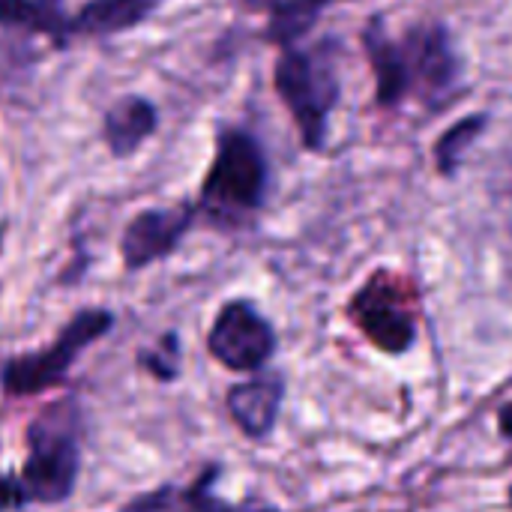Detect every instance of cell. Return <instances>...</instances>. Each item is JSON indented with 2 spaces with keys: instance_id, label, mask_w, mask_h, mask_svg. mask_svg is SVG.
<instances>
[{
  "instance_id": "6da1fadb",
  "label": "cell",
  "mask_w": 512,
  "mask_h": 512,
  "mask_svg": "<svg viewBox=\"0 0 512 512\" xmlns=\"http://www.w3.org/2000/svg\"><path fill=\"white\" fill-rule=\"evenodd\" d=\"M363 45L375 69L378 105L390 108L417 96L429 105H441L459 81V57L450 33L441 24H417L393 39L384 21L375 18L363 30Z\"/></svg>"
},
{
  "instance_id": "7a4b0ae2",
  "label": "cell",
  "mask_w": 512,
  "mask_h": 512,
  "mask_svg": "<svg viewBox=\"0 0 512 512\" xmlns=\"http://www.w3.org/2000/svg\"><path fill=\"white\" fill-rule=\"evenodd\" d=\"M81 426V408L72 396L30 420L24 435L27 456L18 474L30 504L54 507L72 498L81 471Z\"/></svg>"
},
{
  "instance_id": "3957f363",
  "label": "cell",
  "mask_w": 512,
  "mask_h": 512,
  "mask_svg": "<svg viewBox=\"0 0 512 512\" xmlns=\"http://www.w3.org/2000/svg\"><path fill=\"white\" fill-rule=\"evenodd\" d=\"M267 195V156L255 135L246 129H222L216 153L201 180L195 201L198 216H207L219 228H237L255 216Z\"/></svg>"
},
{
  "instance_id": "277c9868",
  "label": "cell",
  "mask_w": 512,
  "mask_h": 512,
  "mask_svg": "<svg viewBox=\"0 0 512 512\" xmlns=\"http://www.w3.org/2000/svg\"><path fill=\"white\" fill-rule=\"evenodd\" d=\"M336 48L330 42H321L315 48H282L273 84L285 108L291 111L303 144L309 150H321L327 141L330 114L339 102V69H336Z\"/></svg>"
},
{
  "instance_id": "5b68a950",
  "label": "cell",
  "mask_w": 512,
  "mask_h": 512,
  "mask_svg": "<svg viewBox=\"0 0 512 512\" xmlns=\"http://www.w3.org/2000/svg\"><path fill=\"white\" fill-rule=\"evenodd\" d=\"M111 327H114V312L108 309L75 312L51 345L3 360L0 366L3 393L12 399H24V396H39L54 387H63L72 366L81 360V354L90 345H96L102 336H108Z\"/></svg>"
},
{
  "instance_id": "8992f818",
  "label": "cell",
  "mask_w": 512,
  "mask_h": 512,
  "mask_svg": "<svg viewBox=\"0 0 512 512\" xmlns=\"http://www.w3.org/2000/svg\"><path fill=\"white\" fill-rule=\"evenodd\" d=\"M207 351L228 372L255 375L276 354V330L249 300H231L207 330Z\"/></svg>"
},
{
  "instance_id": "52a82bcc",
  "label": "cell",
  "mask_w": 512,
  "mask_h": 512,
  "mask_svg": "<svg viewBox=\"0 0 512 512\" xmlns=\"http://www.w3.org/2000/svg\"><path fill=\"white\" fill-rule=\"evenodd\" d=\"M198 207L192 201L174 207H147L135 213L120 234V258L129 273L153 267L177 252L183 237L192 231Z\"/></svg>"
},
{
  "instance_id": "ba28073f",
  "label": "cell",
  "mask_w": 512,
  "mask_h": 512,
  "mask_svg": "<svg viewBox=\"0 0 512 512\" xmlns=\"http://www.w3.org/2000/svg\"><path fill=\"white\" fill-rule=\"evenodd\" d=\"M351 315L357 327L381 348L390 354H402L411 348L417 327L408 312V300L399 288L396 279L378 273L372 276L351 300Z\"/></svg>"
},
{
  "instance_id": "9c48e42d",
  "label": "cell",
  "mask_w": 512,
  "mask_h": 512,
  "mask_svg": "<svg viewBox=\"0 0 512 512\" xmlns=\"http://www.w3.org/2000/svg\"><path fill=\"white\" fill-rule=\"evenodd\" d=\"M282 402H285V378L276 372H255L249 381H240L228 390L225 408L234 426L246 438L264 441L276 429Z\"/></svg>"
},
{
  "instance_id": "30bf717a",
  "label": "cell",
  "mask_w": 512,
  "mask_h": 512,
  "mask_svg": "<svg viewBox=\"0 0 512 512\" xmlns=\"http://www.w3.org/2000/svg\"><path fill=\"white\" fill-rule=\"evenodd\" d=\"M219 474H222V468L210 465L186 486L165 483V486H159V489H153L147 495L132 498L126 507L114 512H279L273 507H237V504L222 501L213 492Z\"/></svg>"
},
{
  "instance_id": "8fae6325",
  "label": "cell",
  "mask_w": 512,
  "mask_h": 512,
  "mask_svg": "<svg viewBox=\"0 0 512 512\" xmlns=\"http://www.w3.org/2000/svg\"><path fill=\"white\" fill-rule=\"evenodd\" d=\"M165 0H87L66 18V45L72 39H105L141 27Z\"/></svg>"
},
{
  "instance_id": "7c38bea8",
  "label": "cell",
  "mask_w": 512,
  "mask_h": 512,
  "mask_svg": "<svg viewBox=\"0 0 512 512\" xmlns=\"http://www.w3.org/2000/svg\"><path fill=\"white\" fill-rule=\"evenodd\" d=\"M159 129V111L147 96H123L102 114V141L114 159L138 153Z\"/></svg>"
},
{
  "instance_id": "4fadbf2b",
  "label": "cell",
  "mask_w": 512,
  "mask_h": 512,
  "mask_svg": "<svg viewBox=\"0 0 512 512\" xmlns=\"http://www.w3.org/2000/svg\"><path fill=\"white\" fill-rule=\"evenodd\" d=\"M243 3L267 15V39L270 42L291 48V45H297L300 36H306L312 30L318 15L333 0H243Z\"/></svg>"
},
{
  "instance_id": "5bb4252c",
  "label": "cell",
  "mask_w": 512,
  "mask_h": 512,
  "mask_svg": "<svg viewBox=\"0 0 512 512\" xmlns=\"http://www.w3.org/2000/svg\"><path fill=\"white\" fill-rule=\"evenodd\" d=\"M66 18L63 0H0V24L48 36L57 48H66Z\"/></svg>"
},
{
  "instance_id": "9a60e30c",
  "label": "cell",
  "mask_w": 512,
  "mask_h": 512,
  "mask_svg": "<svg viewBox=\"0 0 512 512\" xmlns=\"http://www.w3.org/2000/svg\"><path fill=\"white\" fill-rule=\"evenodd\" d=\"M486 126H489V117H486V114H471V117L459 120L456 126H450V129L441 135V141H438V147H435L441 174H456V168L462 165L465 150L483 135Z\"/></svg>"
},
{
  "instance_id": "2e32d148",
  "label": "cell",
  "mask_w": 512,
  "mask_h": 512,
  "mask_svg": "<svg viewBox=\"0 0 512 512\" xmlns=\"http://www.w3.org/2000/svg\"><path fill=\"white\" fill-rule=\"evenodd\" d=\"M138 366L162 384L174 381L180 375V336L174 330L162 333L156 345H147L138 351Z\"/></svg>"
},
{
  "instance_id": "e0dca14e",
  "label": "cell",
  "mask_w": 512,
  "mask_h": 512,
  "mask_svg": "<svg viewBox=\"0 0 512 512\" xmlns=\"http://www.w3.org/2000/svg\"><path fill=\"white\" fill-rule=\"evenodd\" d=\"M30 501L24 495V486L15 474H0V512L24 510Z\"/></svg>"
},
{
  "instance_id": "ac0fdd59",
  "label": "cell",
  "mask_w": 512,
  "mask_h": 512,
  "mask_svg": "<svg viewBox=\"0 0 512 512\" xmlns=\"http://www.w3.org/2000/svg\"><path fill=\"white\" fill-rule=\"evenodd\" d=\"M498 417H501V432H504V435L512 441V402L501 408V414H498Z\"/></svg>"
},
{
  "instance_id": "d6986e66",
  "label": "cell",
  "mask_w": 512,
  "mask_h": 512,
  "mask_svg": "<svg viewBox=\"0 0 512 512\" xmlns=\"http://www.w3.org/2000/svg\"><path fill=\"white\" fill-rule=\"evenodd\" d=\"M510 504H512V489H510Z\"/></svg>"
}]
</instances>
